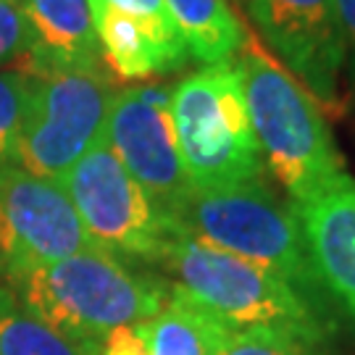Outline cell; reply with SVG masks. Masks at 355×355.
Returning <instances> with one entry per match:
<instances>
[{
	"mask_svg": "<svg viewBox=\"0 0 355 355\" xmlns=\"http://www.w3.org/2000/svg\"><path fill=\"white\" fill-rule=\"evenodd\" d=\"M234 3H240V0H234Z\"/></svg>",
	"mask_w": 355,
	"mask_h": 355,
	"instance_id": "7402d4cb",
	"label": "cell"
},
{
	"mask_svg": "<svg viewBox=\"0 0 355 355\" xmlns=\"http://www.w3.org/2000/svg\"><path fill=\"white\" fill-rule=\"evenodd\" d=\"M171 92L174 87L161 82L119 89L105 124V145L142 190L174 218L192 187L174 137Z\"/></svg>",
	"mask_w": 355,
	"mask_h": 355,
	"instance_id": "9c48e42d",
	"label": "cell"
},
{
	"mask_svg": "<svg viewBox=\"0 0 355 355\" xmlns=\"http://www.w3.org/2000/svg\"><path fill=\"white\" fill-rule=\"evenodd\" d=\"M89 6H92V19H95L101 58L111 66V71L119 79L145 82L150 76L161 74L158 53L140 21H135L132 16L121 13L103 0H89Z\"/></svg>",
	"mask_w": 355,
	"mask_h": 355,
	"instance_id": "9a60e30c",
	"label": "cell"
},
{
	"mask_svg": "<svg viewBox=\"0 0 355 355\" xmlns=\"http://www.w3.org/2000/svg\"><path fill=\"white\" fill-rule=\"evenodd\" d=\"M103 3L114 6L145 26V32L150 35L153 48L158 53L161 74L179 71L192 61L187 42H184L182 32L177 29L171 13L166 8V0H103Z\"/></svg>",
	"mask_w": 355,
	"mask_h": 355,
	"instance_id": "e0dca14e",
	"label": "cell"
},
{
	"mask_svg": "<svg viewBox=\"0 0 355 355\" xmlns=\"http://www.w3.org/2000/svg\"><path fill=\"white\" fill-rule=\"evenodd\" d=\"M292 211L329 300L355 324V177L345 174Z\"/></svg>",
	"mask_w": 355,
	"mask_h": 355,
	"instance_id": "8fae6325",
	"label": "cell"
},
{
	"mask_svg": "<svg viewBox=\"0 0 355 355\" xmlns=\"http://www.w3.org/2000/svg\"><path fill=\"white\" fill-rule=\"evenodd\" d=\"M92 248L98 245L58 182L16 164L0 166V282Z\"/></svg>",
	"mask_w": 355,
	"mask_h": 355,
	"instance_id": "ba28073f",
	"label": "cell"
},
{
	"mask_svg": "<svg viewBox=\"0 0 355 355\" xmlns=\"http://www.w3.org/2000/svg\"><path fill=\"white\" fill-rule=\"evenodd\" d=\"M237 66L263 166L287 190L290 205L340 182L347 174L345 158L308 89L258 51H245Z\"/></svg>",
	"mask_w": 355,
	"mask_h": 355,
	"instance_id": "277c9868",
	"label": "cell"
},
{
	"mask_svg": "<svg viewBox=\"0 0 355 355\" xmlns=\"http://www.w3.org/2000/svg\"><path fill=\"white\" fill-rule=\"evenodd\" d=\"M35 79L21 69L0 71V166L13 164L24 132Z\"/></svg>",
	"mask_w": 355,
	"mask_h": 355,
	"instance_id": "ac0fdd59",
	"label": "cell"
},
{
	"mask_svg": "<svg viewBox=\"0 0 355 355\" xmlns=\"http://www.w3.org/2000/svg\"><path fill=\"white\" fill-rule=\"evenodd\" d=\"M0 355H98L40 321L0 282Z\"/></svg>",
	"mask_w": 355,
	"mask_h": 355,
	"instance_id": "2e32d148",
	"label": "cell"
},
{
	"mask_svg": "<svg viewBox=\"0 0 355 355\" xmlns=\"http://www.w3.org/2000/svg\"><path fill=\"white\" fill-rule=\"evenodd\" d=\"M29 51L24 11L19 0H0V66L11 61H24Z\"/></svg>",
	"mask_w": 355,
	"mask_h": 355,
	"instance_id": "ffe728a7",
	"label": "cell"
},
{
	"mask_svg": "<svg viewBox=\"0 0 355 355\" xmlns=\"http://www.w3.org/2000/svg\"><path fill=\"white\" fill-rule=\"evenodd\" d=\"M255 29L311 98L331 105L345 69L337 0H250Z\"/></svg>",
	"mask_w": 355,
	"mask_h": 355,
	"instance_id": "30bf717a",
	"label": "cell"
},
{
	"mask_svg": "<svg viewBox=\"0 0 355 355\" xmlns=\"http://www.w3.org/2000/svg\"><path fill=\"white\" fill-rule=\"evenodd\" d=\"M166 8L200 66L234 61L242 51L245 32L227 0H166Z\"/></svg>",
	"mask_w": 355,
	"mask_h": 355,
	"instance_id": "5bb4252c",
	"label": "cell"
},
{
	"mask_svg": "<svg viewBox=\"0 0 355 355\" xmlns=\"http://www.w3.org/2000/svg\"><path fill=\"white\" fill-rule=\"evenodd\" d=\"M161 266L171 284L187 292L208 313L232 329H282L308 340L329 343L337 321L311 305L292 284L240 255L179 232Z\"/></svg>",
	"mask_w": 355,
	"mask_h": 355,
	"instance_id": "7a4b0ae2",
	"label": "cell"
},
{
	"mask_svg": "<svg viewBox=\"0 0 355 355\" xmlns=\"http://www.w3.org/2000/svg\"><path fill=\"white\" fill-rule=\"evenodd\" d=\"M232 334L229 324L171 284V295L155 316L111 331L98 355H221Z\"/></svg>",
	"mask_w": 355,
	"mask_h": 355,
	"instance_id": "7c38bea8",
	"label": "cell"
},
{
	"mask_svg": "<svg viewBox=\"0 0 355 355\" xmlns=\"http://www.w3.org/2000/svg\"><path fill=\"white\" fill-rule=\"evenodd\" d=\"M337 13L345 42V69L355 85V0H337Z\"/></svg>",
	"mask_w": 355,
	"mask_h": 355,
	"instance_id": "44dd1931",
	"label": "cell"
},
{
	"mask_svg": "<svg viewBox=\"0 0 355 355\" xmlns=\"http://www.w3.org/2000/svg\"><path fill=\"white\" fill-rule=\"evenodd\" d=\"M24 11L29 51L26 74L92 71L101 66V45L89 0H19Z\"/></svg>",
	"mask_w": 355,
	"mask_h": 355,
	"instance_id": "4fadbf2b",
	"label": "cell"
},
{
	"mask_svg": "<svg viewBox=\"0 0 355 355\" xmlns=\"http://www.w3.org/2000/svg\"><path fill=\"white\" fill-rule=\"evenodd\" d=\"M221 355H329L327 343L282 329H234Z\"/></svg>",
	"mask_w": 355,
	"mask_h": 355,
	"instance_id": "d6986e66",
	"label": "cell"
},
{
	"mask_svg": "<svg viewBox=\"0 0 355 355\" xmlns=\"http://www.w3.org/2000/svg\"><path fill=\"white\" fill-rule=\"evenodd\" d=\"M32 79L35 87L13 164L58 182L79 158L105 142V124L119 89L103 69L51 71Z\"/></svg>",
	"mask_w": 355,
	"mask_h": 355,
	"instance_id": "52a82bcc",
	"label": "cell"
},
{
	"mask_svg": "<svg viewBox=\"0 0 355 355\" xmlns=\"http://www.w3.org/2000/svg\"><path fill=\"white\" fill-rule=\"evenodd\" d=\"M89 240L129 263L161 266L182 227L101 142L58 179Z\"/></svg>",
	"mask_w": 355,
	"mask_h": 355,
	"instance_id": "8992f818",
	"label": "cell"
},
{
	"mask_svg": "<svg viewBox=\"0 0 355 355\" xmlns=\"http://www.w3.org/2000/svg\"><path fill=\"white\" fill-rule=\"evenodd\" d=\"M174 221L192 237L277 274L321 313L331 316V300L313 268L297 216L263 182L192 190Z\"/></svg>",
	"mask_w": 355,
	"mask_h": 355,
	"instance_id": "3957f363",
	"label": "cell"
},
{
	"mask_svg": "<svg viewBox=\"0 0 355 355\" xmlns=\"http://www.w3.org/2000/svg\"><path fill=\"white\" fill-rule=\"evenodd\" d=\"M171 124L192 190H227L263 182L237 64L200 66L171 92Z\"/></svg>",
	"mask_w": 355,
	"mask_h": 355,
	"instance_id": "5b68a950",
	"label": "cell"
},
{
	"mask_svg": "<svg viewBox=\"0 0 355 355\" xmlns=\"http://www.w3.org/2000/svg\"><path fill=\"white\" fill-rule=\"evenodd\" d=\"M3 284L40 321L95 350L119 327L155 316L171 295L168 279L101 248L24 268Z\"/></svg>",
	"mask_w": 355,
	"mask_h": 355,
	"instance_id": "6da1fadb",
	"label": "cell"
}]
</instances>
